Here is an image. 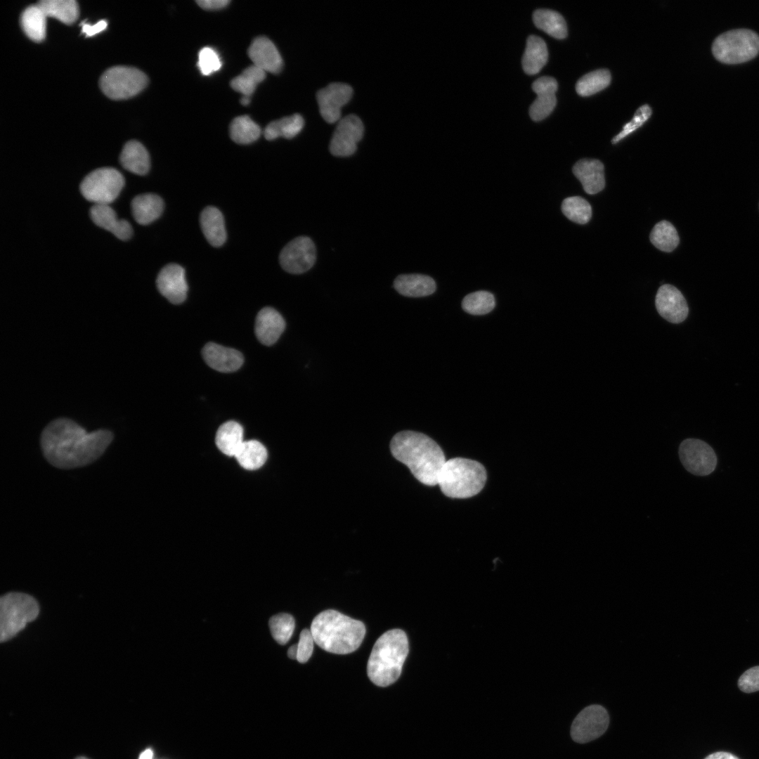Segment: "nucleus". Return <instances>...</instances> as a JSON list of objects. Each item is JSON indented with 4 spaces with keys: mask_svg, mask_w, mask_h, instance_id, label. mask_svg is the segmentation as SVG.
I'll list each match as a JSON object with an SVG mask.
<instances>
[{
    "mask_svg": "<svg viewBox=\"0 0 759 759\" xmlns=\"http://www.w3.org/2000/svg\"><path fill=\"white\" fill-rule=\"evenodd\" d=\"M287 656L292 659H297V644L291 646L287 651Z\"/></svg>",
    "mask_w": 759,
    "mask_h": 759,
    "instance_id": "nucleus-48",
    "label": "nucleus"
},
{
    "mask_svg": "<svg viewBox=\"0 0 759 759\" xmlns=\"http://www.w3.org/2000/svg\"><path fill=\"white\" fill-rule=\"evenodd\" d=\"M131 206L136 221L141 225H147L161 215L164 203L157 195L144 193L136 196L132 200Z\"/></svg>",
    "mask_w": 759,
    "mask_h": 759,
    "instance_id": "nucleus-24",
    "label": "nucleus"
},
{
    "mask_svg": "<svg viewBox=\"0 0 759 759\" xmlns=\"http://www.w3.org/2000/svg\"><path fill=\"white\" fill-rule=\"evenodd\" d=\"M253 65L273 74L279 73L283 66L282 57L274 44L265 37L255 38L248 48Z\"/></svg>",
    "mask_w": 759,
    "mask_h": 759,
    "instance_id": "nucleus-18",
    "label": "nucleus"
},
{
    "mask_svg": "<svg viewBox=\"0 0 759 759\" xmlns=\"http://www.w3.org/2000/svg\"><path fill=\"white\" fill-rule=\"evenodd\" d=\"M548 52L544 40L536 35L528 37L522 57V67L528 74H536L546 64Z\"/></svg>",
    "mask_w": 759,
    "mask_h": 759,
    "instance_id": "nucleus-27",
    "label": "nucleus"
},
{
    "mask_svg": "<svg viewBox=\"0 0 759 759\" xmlns=\"http://www.w3.org/2000/svg\"><path fill=\"white\" fill-rule=\"evenodd\" d=\"M266 74L265 71L252 65L233 78L231 86L242 96H251L257 85L266 78Z\"/></svg>",
    "mask_w": 759,
    "mask_h": 759,
    "instance_id": "nucleus-37",
    "label": "nucleus"
},
{
    "mask_svg": "<svg viewBox=\"0 0 759 759\" xmlns=\"http://www.w3.org/2000/svg\"><path fill=\"white\" fill-rule=\"evenodd\" d=\"M704 759H739L733 754L727 752L720 751L708 755Z\"/></svg>",
    "mask_w": 759,
    "mask_h": 759,
    "instance_id": "nucleus-47",
    "label": "nucleus"
},
{
    "mask_svg": "<svg viewBox=\"0 0 759 759\" xmlns=\"http://www.w3.org/2000/svg\"><path fill=\"white\" fill-rule=\"evenodd\" d=\"M153 752L150 748H148L143 751L138 759H153Z\"/></svg>",
    "mask_w": 759,
    "mask_h": 759,
    "instance_id": "nucleus-49",
    "label": "nucleus"
},
{
    "mask_svg": "<svg viewBox=\"0 0 759 759\" xmlns=\"http://www.w3.org/2000/svg\"><path fill=\"white\" fill-rule=\"evenodd\" d=\"M39 607L36 599L22 592H9L0 599V641L15 637L38 616Z\"/></svg>",
    "mask_w": 759,
    "mask_h": 759,
    "instance_id": "nucleus-6",
    "label": "nucleus"
},
{
    "mask_svg": "<svg viewBox=\"0 0 759 759\" xmlns=\"http://www.w3.org/2000/svg\"><path fill=\"white\" fill-rule=\"evenodd\" d=\"M159 292L171 303L179 304L186 298L188 285L185 271L176 264H169L160 271L157 280Z\"/></svg>",
    "mask_w": 759,
    "mask_h": 759,
    "instance_id": "nucleus-16",
    "label": "nucleus"
},
{
    "mask_svg": "<svg viewBox=\"0 0 759 759\" xmlns=\"http://www.w3.org/2000/svg\"><path fill=\"white\" fill-rule=\"evenodd\" d=\"M536 26L549 35L564 39L567 35V26L563 16L557 11L550 9H538L533 15Z\"/></svg>",
    "mask_w": 759,
    "mask_h": 759,
    "instance_id": "nucleus-30",
    "label": "nucleus"
},
{
    "mask_svg": "<svg viewBox=\"0 0 759 759\" xmlns=\"http://www.w3.org/2000/svg\"><path fill=\"white\" fill-rule=\"evenodd\" d=\"M75 759H88V758H86L85 757H78V758H76Z\"/></svg>",
    "mask_w": 759,
    "mask_h": 759,
    "instance_id": "nucleus-51",
    "label": "nucleus"
},
{
    "mask_svg": "<svg viewBox=\"0 0 759 759\" xmlns=\"http://www.w3.org/2000/svg\"><path fill=\"white\" fill-rule=\"evenodd\" d=\"M38 5L47 17L67 25L74 22L79 15V6L74 0H42Z\"/></svg>",
    "mask_w": 759,
    "mask_h": 759,
    "instance_id": "nucleus-32",
    "label": "nucleus"
},
{
    "mask_svg": "<svg viewBox=\"0 0 759 759\" xmlns=\"http://www.w3.org/2000/svg\"><path fill=\"white\" fill-rule=\"evenodd\" d=\"M310 630L314 642L321 649L337 654L356 651L365 635L363 622L333 609L318 614L313 618Z\"/></svg>",
    "mask_w": 759,
    "mask_h": 759,
    "instance_id": "nucleus-3",
    "label": "nucleus"
},
{
    "mask_svg": "<svg viewBox=\"0 0 759 759\" xmlns=\"http://www.w3.org/2000/svg\"><path fill=\"white\" fill-rule=\"evenodd\" d=\"M364 127L356 115L345 116L338 122L332 134L330 151L335 156L346 157L355 153L363 136Z\"/></svg>",
    "mask_w": 759,
    "mask_h": 759,
    "instance_id": "nucleus-13",
    "label": "nucleus"
},
{
    "mask_svg": "<svg viewBox=\"0 0 759 759\" xmlns=\"http://www.w3.org/2000/svg\"><path fill=\"white\" fill-rule=\"evenodd\" d=\"M557 87V82L551 77L544 76L534 81L532 89L537 97L529 109L533 120L540 121L552 112L557 103L555 93Z\"/></svg>",
    "mask_w": 759,
    "mask_h": 759,
    "instance_id": "nucleus-17",
    "label": "nucleus"
},
{
    "mask_svg": "<svg viewBox=\"0 0 759 759\" xmlns=\"http://www.w3.org/2000/svg\"><path fill=\"white\" fill-rule=\"evenodd\" d=\"M304 120L299 114H294L269 123L264 130L265 138L272 141L279 137L292 138L303 129Z\"/></svg>",
    "mask_w": 759,
    "mask_h": 759,
    "instance_id": "nucleus-31",
    "label": "nucleus"
},
{
    "mask_svg": "<svg viewBox=\"0 0 759 759\" xmlns=\"http://www.w3.org/2000/svg\"><path fill=\"white\" fill-rule=\"evenodd\" d=\"M572 170L588 194H596L604 189L605 186L604 165L599 160H580L574 164Z\"/></svg>",
    "mask_w": 759,
    "mask_h": 759,
    "instance_id": "nucleus-21",
    "label": "nucleus"
},
{
    "mask_svg": "<svg viewBox=\"0 0 759 759\" xmlns=\"http://www.w3.org/2000/svg\"><path fill=\"white\" fill-rule=\"evenodd\" d=\"M495 306V297L487 291H476L465 296L462 301L465 311L472 315H484Z\"/></svg>",
    "mask_w": 759,
    "mask_h": 759,
    "instance_id": "nucleus-38",
    "label": "nucleus"
},
{
    "mask_svg": "<svg viewBox=\"0 0 759 759\" xmlns=\"http://www.w3.org/2000/svg\"><path fill=\"white\" fill-rule=\"evenodd\" d=\"M609 717L600 705H591L583 709L573 720L571 736L573 741L583 744L602 736L606 730Z\"/></svg>",
    "mask_w": 759,
    "mask_h": 759,
    "instance_id": "nucleus-11",
    "label": "nucleus"
},
{
    "mask_svg": "<svg viewBox=\"0 0 759 759\" xmlns=\"http://www.w3.org/2000/svg\"><path fill=\"white\" fill-rule=\"evenodd\" d=\"M655 305L659 315L672 323H680L687 317L689 309L687 301L675 287L666 284L657 291Z\"/></svg>",
    "mask_w": 759,
    "mask_h": 759,
    "instance_id": "nucleus-15",
    "label": "nucleus"
},
{
    "mask_svg": "<svg viewBox=\"0 0 759 759\" xmlns=\"http://www.w3.org/2000/svg\"><path fill=\"white\" fill-rule=\"evenodd\" d=\"M353 89L344 83H331L317 92L316 98L322 117L332 124L341 119V109L351 100Z\"/></svg>",
    "mask_w": 759,
    "mask_h": 759,
    "instance_id": "nucleus-14",
    "label": "nucleus"
},
{
    "mask_svg": "<svg viewBox=\"0 0 759 759\" xmlns=\"http://www.w3.org/2000/svg\"><path fill=\"white\" fill-rule=\"evenodd\" d=\"M712 52L722 63L738 64L748 61L759 53V36L747 29L726 32L714 40Z\"/></svg>",
    "mask_w": 759,
    "mask_h": 759,
    "instance_id": "nucleus-7",
    "label": "nucleus"
},
{
    "mask_svg": "<svg viewBox=\"0 0 759 759\" xmlns=\"http://www.w3.org/2000/svg\"><path fill=\"white\" fill-rule=\"evenodd\" d=\"M113 437L108 429L87 432L74 421L61 417L45 427L40 445L44 458L51 465L70 469L96 461L107 450Z\"/></svg>",
    "mask_w": 759,
    "mask_h": 759,
    "instance_id": "nucleus-1",
    "label": "nucleus"
},
{
    "mask_svg": "<svg viewBox=\"0 0 759 759\" xmlns=\"http://www.w3.org/2000/svg\"><path fill=\"white\" fill-rule=\"evenodd\" d=\"M147 76L137 68L115 66L107 70L100 79V87L111 99L121 100L133 97L148 84Z\"/></svg>",
    "mask_w": 759,
    "mask_h": 759,
    "instance_id": "nucleus-8",
    "label": "nucleus"
},
{
    "mask_svg": "<svg viewBox=\"0 0 759 759\" xmlns=\"http://www.w3.org/2000/svg\"><path fill=\"white\" fill-rule=\"evenodd\" d=\"M264 446L256 440L244 441L234 456L240 465L248 470L260 468L267 459Z\"/></svg>",
    "mask_w": 759,
    "mask_h": 759,
    "instance_id": "nucleus-33",
    "label": "nucleus"
},
{
    "mask_svg": "<svg viewBox=\"0 0 759 759\" xmlns=\"http://www.w3.org/2000/svg\"><path fill=\"white\" fill-rule=\"evenodd\" d=\"M610 82L609 71L606 69H599L580 77L576 82V90L579 95L588 96L606 88Z\"/></svg>",
    "mask_w": 759,
    "mask_h": 759,
    "instance_id": "nucleus-36",
    "label": "nucleus"
},
{
    "mask_svg": "<svg viewBox=\"0 0 759 759\" xmlns=\"http://www.w3.org/2000/svg\"><path fill=\"white\" fill-rule=\"evenodd\" d=\"M197 5L205 10H218L226 7L229 3L228 0H198Z\"/></svg>",
    "mask_w": 759,
    "mask_h": 759,
    "instance_id": "nucleus-46",
    "label": "nucleus"
},
{
    "mask_svg": "<svg viewBox=\"0 0 759 759\" xmlns=\"http://www.w3.org/2000/svg\"><path fill=\"white\" fill-rule=\"evenodd\" d=\"M738 686L746 693L759 691V666L746 670L739 677Z\"/></svg>",
    "mask_w": 759,
    "mask_h": 759,
    "instance_id": "nucleus-44",
    "label": "nucleus"
},
{
    "mask_svg": "<svg viewBox=\"0 0 759 759\" xmlns=\"http://www.w3.org/2000/svg\"><path fill=\"white\" fill-rule=\"evenodd\" d=\"M285 328V320L275 309L265 307L258 313L255 321V334L261 344L266 346L273 344Z\"/></svg>",
    "mask_w": 759,
    "mask_h": 759,
    "instance_id": "nucleus-20",
    "label": "nucleus"
},
{
    "mask_svg": "<svg viewBox=\"0 0 759 759\" xmlns=\"http://www.w3.org/2000/svg\"><path fill=\"white\" fill-rule=\"evenodd\" d=\"M409 651L406 634L401 629H392L382 634L371 651L367 673L376 685L387 687L399 677Z\"/></svg>",
    "mask_w": 759,
    "mask_h": 759,
    "instance_id": "nucleus-4",
    "label": "nucleus"
},
{
    "mask_svg": "<svg viewBox=\"0 0 759 759\" xmlns=\"http://www.w3.org/2000/svg\"><path fill=\"white\" fill-rule=\"evenodd\" d=\"M390 450L420 482L427 486L438 484L446 460L442 449L432 439L422 433L403 431L394 436Z\"/></svg>",
    "mask_w": 759,
    "mask_h": 759,
    "instance_id": "nucleus-2",
    "label": "nucleus"
},
{
    "mask_svg": "<svg viewBox=\"0 0 759 759\" xmlns=\"http://www.w3.org/2000/svg\"><path fill=\"white\" fill-rule=\"evenodd\" d=\"M90 216L96 225L112 233L120 240H127L132 235L130 223L124 219H118L108 205H93L90 209Z\"/></svg>",
    "mask_w": 759,
    "mask_h": 759,
    "instance_id": "nucleus-22",
    "label": "nucleus"
},
{
    "mask_svg": "<svg viewBox=\"0 0 759 759\" xmlns=\"http://www.w3.org/2000/svg\"><path fill=\"white\" fill-rule=\"evenodd\" d=\"M202 353L209 367L221 372L236 371L242 366L244 361L240 351L214 342L207 343L203 347Z\"/></svg>",
    "mask_w": 759,
    "mask_h": 759,
    "instance_id": "nucleus-19",
    "label": "nucleus"
},
{
    "mask_svg": "<svg viewBox=\"0 0 759 759\" xmlns=\"http://www.w3.org/2000/svg\"><path fill=\"white\" fill-rule=\"evenodd\" d=\"M200 222L202 231L210 245L219 247L225 242L226 232L223 216L217 208L205 207L200 214Z\"/></svg>",
    "mask_w": 759,
    "mask_h": 759,
    "instance_id": "nucleus-25",
    "label": "nucleus"
},
{
    "mask_svg": "<svg viewBox=\"0 0 759 759\" xmlns=\"http://www.w3.org/2000/svg\"><path fill=\"white\" fill-rule=\"evenodd\" d=\"M651 110L649 105L640 107L635 112L632 119L623 126V130L612 139V143H616L632 131L640 127L651 115Z\"/></svg>",
    "mask_w": 759,
    "mask_h": 759,
    "instance_id": "nucleus-42",
    "label": "nucleus"
},
{
    "mask_svg": "<svg viewBox=\"0 0 759 759\" xmlns=\"http://www.w3.org/2000/svg\"><path fill=\"white\" fill-rule=\"evenodd\" d=\"M261 133L259 126L247 115L235 117L230 125V136L239 144H249L257 141Z\"/></svg>",
    "mask_w": 759,
    "mask_h": 759,
    "instance_id": "nucleus-34",
    "label": "nucleus"
},
{
    "mask_svg": "<svg viewBox=\"0 0 759 759\" xmlns=\"http://www.w3.org/2000/svg\"><path fill=\"white\" fill-rule=\"evenodd\" d=\"M81 25L82 32L84 33L86 37H92L105 30L108 26V22L105 20H101L94 25L82 22Z\"/></svg>",
    "mask_w": 759,
    "mask_h": 759,
    "instance_id": "nucleus-45",
    "label": "nucleus"
},
{
    "mask_svg": "<svg viewBox=\"0 0 759 759\" xmlns=\"http://www.w3.org/2000/svg\"><path fill=\"white\" fill-rule=\"evenodd\" d=\"M119 161L125 169L138 175H144L150 169L149 154L145 148L137 141H130L124 145Z\"/></svg>",
    "mask_w": 759,
    "mask_h": 759,
    "instance_id": "nucleus-26",
    "label": "nucleus"
},
{
    "mask_svg": "<svg viewBox=\"0 0 759 759\" xmlns=\"http://www.w3.org/2000/svg\"><path fill=\"white\" fill-rule=\"evenodd\" d=\"M563 214L571 221L585 224L592 216V208L589 202L579 196L569 197L562 203Z\"/></svg>",
    "mask_w": 759,
    "mask_h": 759,
    "instance_id": "nucleus-39",
    "label": "nucleus"
},
{
    "mask_svg": "<svg viewBox=\"0 0 759 759\" xmlns=\"http://www.w3.org/2000/svg\"><path fill=\"white\" fill-rule=\"evenodd\" d=\"M316 258V247L312 240L306 236H300L291 240L283 247L279 261L285 271L300 274L313 266Z\"/></svg>",
    "mask_w": 759,
    "mask_h": 759,
    "instance_id": "nucleus-12",
    "label": "nucleus"
},
{
    "mask_svg": "<svg viewBox=\"0 0 759 759\" xmlns=\"http://www.w3.org/2000/svg\"><path fill=\"white\" fill-rule=\"evenodd\" d=\"M268 624L273 639L282 645L290 640L295 626L292 616L285 613L273 616Z\"/></svg>",
    "mask_w": 759,
    "mask_h": 759,
    "instance_id": "nucleus-40",
    "label": "nucleus"
},
{
    "mask_svg": "<svg viewBox=\"0 0 759 759\" xmlns=\"http://www.w3.org/2000/svg\"><path fill=\"white\" fill-rule=\"evenodd\" d=\"M486 477V471L479 462L455 458L446 461L439 476L438 485L448 497L467 498L482 490Z\"/></svg>",
    "mask_w": 759,
    "mask_h": 759,
    "instance_id": "nucleus-5",
    "label": "nucleus"
},
{
    "mask_svg": "<svg viewBox=\"0 0 759 759\" xmlns=\"http://www.w3.org/2000/svg\"><path fill=\"white\" fill-rule=\"evenodd\" d=\"M651 242L659 249L670 252L679 244L680 239L675 227L667 221L656 223L650 233Z\"/></svg>",
    "mask_w": 759,
    "mask_h": 759,
    "instance_id": "nucleus-35",
    "label": "nucleus"
},
{
    "mask_svg": "<svg viewBox=\"0 0 759 759\" xmlns=\"http://www.w3.org/2000/svg\"><path fill=\"white\" fill-rule=\"evenodd\" d=\"M240 103L243 105H247L250 103V96H242Z\"/></svg>",
    "mask_w": 759,
    "mask_h": 759,
    "instance_id": "nucleus-50",
    "label": "nucleus"
},
{
    "mask_svg": "<svg viewBox=\"0 0 759 759\" xmlns=\"http://www.w3.org/2000/svg\"><path fill=\"white\" fill-rule=\"evenodd\" d=\"M46 17L38 4L32 5L22 12L20 17L22 29L32 41L40 42L44 39Z\"/></svg>",
    "mask_w": 759,
    "mask_h": 759,
    "instance_id": "nucleus-29",
    "label": "nucleus"
},
{
    "mask_svg": "<svg viewBox=\"0 0 759 759\" xmlns=\"http://www.w3.org/2000/svg\"><path fill=\"white\" fill-rule=\"evenodd\" d=\"M678 453L684 467L694 475L706 476L715 469L716 455L712 447L703 441L686 439L680 443Z\"/></svg>",
    "mask_w": 759,
    "mask_h": 759,
    "instance_id": "nucleus-10",
    "label": "nucleus"
},
{
    "mask_svg": "<svg viewBox=\"0 0 759 759\" xmlns=\"http://www.w3.org/2000/svg\"><path fill=\"white\" fill-rule=\"evenodd\" d=\"M314 639L311 630L304 629L299 635L297 644V660L301 663H306L311 656L313 651Z\"/></svg>",
    "mask_w": 759,
    "mask_h": 759,
    "instance_id": "nucleus-43",
    "label": "nucleus"
},
{
    "mask_svg": "<svg viewBox=\"0 0 759 759\" xmlns=\"http://www.w3.org/2000/svg\"><path fill=\"white\" fill-rule=\"evenodd\" d=\"M215 442L223 454L235 456L244 442L242 427L235 421L223 423L216 432Z\"/></svg>",
    "mask_w": 759,
    "mask_h": 759,
    "instance_id": "nucleus-28",
    "label": "nucleus"
},
{
    "mask_svg": "<svg viewBox=\"0 0 759 759\" xmlns=\"http://www.w3.org/2000/svg\"><path fill=\"white\" fill-rule=\"evenodd\" d=\"M394 286L401 294L411 297H425L436 290V283L429 276L422 274H403L394 280Z\"/></svg>",
    "mask_w": 759,
    "mask_h": 759,
    "instance_id": "nucleus-23",
    "label": "nucleus"
},
{
    "mask_svg": "<svg viewBox=\"0 0 759 759\" xmlns=\"http://www.w3.org/2000/svg\"><path fill=\"white\" fill-rule=\"evenodd\" d=\"M124 183L123 176L116 169L98 168L84 177L80 191L84 198L94 205H108L118 196Z\"/></svg>",
    "mask_w": 759,
    "mask_h": 759,
    "instance_id": "nucleus-9",
    "label": "nucleus"
},
{
    "mask_svg": "<svg viewBox=\"0 0 759 759\" xmlns=\"http://www.w3.org/2000/svg\"><path fill=\"white\" fill-rule=\"evenodd\" d=\"M197 67L202 74L209 75L220 69L221 61L213 48L205 47L199 53Z\"/></svg>",
    "mask_w": 759,
    "mask_h": 759,
    "instance_id": "nucleus-41",
    "label": "nucleus"
}]
</instances>
